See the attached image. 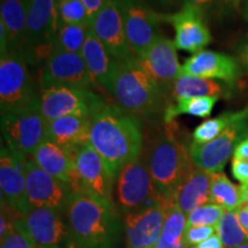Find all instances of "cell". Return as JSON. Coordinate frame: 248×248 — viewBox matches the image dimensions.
<instances>
[{
	"label": "cell",
	"instance_id": "6da1fadb",
	"mask_svg": "<svg viewBox=\"0 0 248 248\" xmlns=\"http://www.w3.org/2000/svg\"><path fill=\"white\" fill-rule=\"evenodd\" d=\"M89 144L115 182L124 166L141 156V125L137 117L119 105L105 102L91 117Z\"/></svg>",
	"mask_w": 248,
	"mask_h": 248
},
{
	"label": "cell",
	"instance_id": "7a4b0ae2",
	"mask_svg": "<svg viewBox=\"0 0 248 248\" xmlns=\"http://www.w3.org/2000/svg\"><path fill=\"white\" fill-rule=\"evenodd\" d=\"M64 213L75 248H119L121 223L115 208L88 194L71 193Z\"/></svg>",
	"mask_w": 248,
	"mask_h": 248
},
{
	"label": "cell",
	"instance_id": "3957f363",
	"mask_svg": "<svg viewBox=\"0 0 248 248\" xmlns=\"http://www.w3.org/2000/svg\"><path fill=\"white\" fill-rule=\"evenodd\" d=\"M172 123H166L155 133L145 155L157 198L171 203L176 190L193 166L188 147L177 138Z\"/></svg>",
	"mask_w": 248,
	"mask_h": 248
},
{
	"label": "cell",
	"instance_id": "277c9868",
	"mask_svg": "<svg viewBox=\"0 0 248 248\" xmlns=\"http://www.w3.org/2000/svg\"><path fill=\"white\" fill-rule=\"evenodd\" d=\"M109 94L120 107L133 115H147L160 110L167 97L136 55L117 61Z\"/></svg>",
	"mask_w": 248,
	"mask_h": 248
},
{
	"label": "cell",
	"instance_id": "5b68a950",
	"mask_svg": "<svg viewBox=\"0 0 248 248\" xmlns=\"http://www.w3.org/2000/svg\"><path fill=\"white\" fill-rule=\"evenodd\" d=\"M58 29L57 0H28L27 33L22 51L28 64L44 66L55 49Z\"/></svg>",
	"mask_w": 248,
	"mask_h": 248
},
{
	"label": "cell",
	"instance_id": "8992f818",
	"mask_svg": "<svg viewBox=\"0 0 248 248\" xmlns=\"http://www.w3.org/2000/svg\"><path fill=\"white\" fill-rule=\"evenodd\" d=\"M1 133L6 147L22 159H29L47 139V121L38 102L1 115Z\"/></svg>",
	"mask_w": 248,
	"mask_h": 248
},
{
	"label": "cell",
	"instance_id": "52a82bcc",
	"mask_svg": "<svg viewBox=\"0 0 248 248\" xmlns=\"http://www.w3.org/2000/svg\"><path fill=\"white\" fill-rule=\"evenodd\" d=\"M29 64L21 52L0 54V109L1 115L29 107L37 100V91Z\"/></svg>",
	"mask_w": 248,
	"mask_h": 248
},
{
	"label": "cell",
	"instance_id": "ba28073f",
	"mask_svg": "<svg viewBox=\"0 0 248 248\" xmlns=\"http://www.w3.org/2000/svg\"><path fill=\"white\" fill-rule=\"evenodd\" d=\"M37 102L47 122L69 115L92 117L105 104L91 90L60 85L39 86Z\"/></svg>",
	"mask_w": 248,
	"mask_h": 248
},
{
	"label": "cell",
	"instance_id": "9c48e42d",
	"mask_svg": "<svg viewBox=\"0 0 248 248\" xmlns=\"http://www.w3.org/2000/svg\"><path fill=\"white\" fill-rule=\"evenodd\" d=\"M76 172L75 193H84L99 202L115 208L113 200L114 179L110 177L106 164L89 142L73 150Z\"/></svg>",
	"mask_w": 248,
	"mask_h": 248
},
{
	"label": "cell",
	"instance_id": "30bf717a",
	"mask_svg": "<svg viewBox=\"0 0 248 248\" xmlns=\"http://www.w3.org/2000/svg\"><path fill=\"white\" fill-rule=\"evenodd\" d=\"M116 202L129 214L160 200L157 198L145 156L124 166L115 178Z\"/></svg>",
	"mask_w": 248,
	"mask_h": 248
},
{
	"label": "cell",
	"instance_id": "8fae6325",
	"mask_svg": "<svg viewBox=\"0 0 248 248\" xmlns=\"http://www.w3.org/2000/svg\"><path fill=\"white\" fill-rule=\"evenodd\" d=\"M245 138H248V115L231 124L212 141L206 144L192 142L188 146L192 162L212 175L222 172L229 159L233 156L235 147Z\"/></svg>",
	"mask_w": 248,
	"mask_h": 248
},
{
	"label": "cell",
	"instance_id": "7c38bea8",
	"mask_svg": "<svg viewBox=\"0 0 248 248\" xmlns=\"http://www.w3.org/2000/svg\"><path fill=\"white\" fill-rule=\"evenodd\" d=\"M126 39L132 53L140 57L160 35V13L142 0H120Z\"/></svg>",
	"mask_w": 248,
	"mask_h": 248
},
{
	"label": "cell",
	"instance_id": "4fadbf2b",
	"mask_svg": "<svg viewBox=\"0 0 248 248\" xmlns=\"http://www.w3.org/2000/svg\"><path fill=\"white\" fill-rule=\"evenodd\" d=\"M15 230L26 235L38 248L59 247L69 238V229L61 213L52 208H32L15 221Z\"/></svg>",
	"mask_w": 248,
	"mask_h": 248
},
{
	"label": "cell",
	"instance_id": "5bb4252c",
	"mask_svg": "<svg viewBox=\"0 0 248 248\" xmlns=\"http://www.w3.org/2000/svg\"><path fill=\"white\" fill-rule=\"evenodd\" d=\"M171 202L157 200L144 208L125 214L124 231L126 248L156 246L162 234L166 210Z\"/></svg>",
	"mask_w": 248,
	"mask_h": 248
},
{
	"label": "cell",
	"instance_id": "9a60e30c",
	"mask_svg": "<svg viewBox=\"0 0 248 248\" xmlns=\"http://www.w3.org/2000/svg\"><path fill=\"white\" fill-rule=\"evenodd\" d=\"M90 26L93 33L116 61L126 60L135 55L126 39L120 0H106L91 20Z\"/></svg>",
	"mask_w": 248,
	"mask_h": 248
},
{
	"label": "cell",
	"instance_id": "2e32d148",
	"mask_svg": "<svg viewBox=\"0 0 248 248\" xmlns=\"http://www.w3.org/2000/svg\"><path fill=\"white\" fill-rule=\"evenodd\" d=\"M137 59L164 94L170 95L173 84L182 75V66L179 64L175 42L160 36Z\"/></svg>",
	"mask_w": 248,
	"mask_h": 248
},
{
	"label": "cell",
	"instance_id": "e0dca14e",
	"mask_svg": "<svg viewBox=\"0 0 248 248\" xmlns=\"http://www.w3.org/2000/svg\"><path fill=\"white\" fill-rule=\"evenodd\" d=\"M27 199L31 208H52L58 212H66L70 194L68 186L49 176L39 168L33 159L26 161Z\"/></svg>",
	"mask_w": 248,
	"mask_h": 248
},
{
	"label": "cell",
	"instance_id": "ac0fdd59",
	"mask_svg": "<svg viewBox=\"0 0 248 248\" xmlns=\"http://www.w3.org/2000/svg\"><path fill=\"white\" fill-rule=\"evenodd\" d=\"M51 85L91 90L90 88L95 84L80 53L55 48L43 66L39 86Z\"/></svg>",
	"mask_w": 248,
	"mask_h": 248
},
{
	"label": "cell",
	"instance_id": "d6986e66",
	"mask_svg": "<svg viewBox=\"0 0 248 248\" xmlns=\"http://www.w3.org/2000/svg\"><path fill=\"white\" fill-rule=\"evenodd\" d=\"M204 12L191 6H183L170 14H160L162 22L171 24L175 30L176 47L182 51L198 53L212 40L210 31L204 22Z\"/></svg>",
	"mask_w": 248,
	"mask_h": 248
},
{
	"label": "cell",
	"instance_id": "ffe728a7",
	"mask_svg": "<svg viewBox=\"0 0 248 248\" xmlns=\"http://www.w3.org/2000/svg\"><path fill=\"white\" fill-rule=\"evenodd\" d=\"M26 161L7 147H1L0 154V188L1 201L11 206L21 215L30 212L27 199Z\"/></svg>",
	"mask_w": 248,
	"mask_h": 248
},
{
	"label": "cell",
	"instance_id": "44dd1931",
	"mask_svg": "<svg viewBox=\"0 0 248 248\" xmlns=\"http://www.w3.org/2000/svg\"><path fill=\"white\" fill-rule=\"evenodd\" d=\"M182 73L202 78L233 83L239 77L240 69L233 57L202 49L186 59L185 63L182 66Z\"/></svg>",
	"mask_w": 248,
	"mask_h": 248
},
{
	"label": "cell",
	"instance_id": "7402d4cb",
	"mask_svg": "<svg viewBox=\"0 0 248 248\" xmlns=\"http://www.w3.org/2000/svg\"><path fill=\"white\" fill-rule=\"evenodd\" d=\"M32 159L49 176L61 182L70 188L73 193L76 191V172L73 153L55 142L46 140L33 153Z\"/></svg>",
	"mask_w": 248,
	"mask_h": 248
},
{
	"label": "cell",
	"instance_id": "603a6c76",
	"mask_svg": "<svg viewBox=\"0 0 248 248\" xmlns=\"http://www.w3.org/2000/svg\"><path fill=\"white\" fill-rule=\"evenodd\" d=\"M212 173L193 166L186 173L172 197V203L186 215L203 204L210 203Z\"/></svg>",
	"mask_w": 248,
	"mask_h": 248
},
{
	"label": "cell",
	"instance_id": "cb8c5ba5",
	"mask_svg": "<svg viewBox=\"0 0 248 248\" xmlns=\"http://www.w3.org/2000/svg\"><path fill=\"white\" fill-rule=\"evenodd\" d=\"M80 55L85 62V66L94 84L109 93L117 61L111 57L92 30H90Z\"/></svg>",
	"mask_w": 248,
	"mask_h": 248
},
{
	"label": "cell",
	"instance_id": "d4e9b609",
	"mask_svg": "<svg viewBox=\"0 0 248 248\" xmlns=\"http://www.w3.org/2000/svg\"><path fill=\"white\" fill-rule=\"evenodd\" d=\"M91 117L69 115L47 122V139L59 146L73 150L89 142Z\"/></svg>",
	"mask_w": 248,
	"mask_h": 248
},
{
	"label": "cell",
	"instance_id": "484cf974",
	"mask_svg": "<svg viewBox=\"0 0 248 248\" xmlns=\"http://www.w3.org/2000/svg\"><path fill=\"white\" fill-rule=\"evenodd\" d=\"M27 12L28 0L0 1V26L4 27L7 33L8 52L22 53L27 33Z\"/></svg>",
	"mask_w": 248,
	"mask_h": 248
},
{
	"label": "cell",
	"instance_id": "4316f807",
	"mask_svg": "<svg viewBox=\"0 0 248 248\" xmlns=\"http://www.w3.org/2000/svg\"><path fill=\"white\" fill-rule=\"evenodd\" d=\"M224 86L214 79L182 73L173 84L170 95L173 101L198 97H221Z\"/></svg>",
	"mask_w": 248,
	"mask_h": 248
},
{
	"label": "cell",
	"instance_id": "83f0119b",
	"mask_svg": "<svg viewBox=\"0 0 248 248\" xmlns=\"http://www.w3.org/2000/svg\"><path fill=\"white\" fill-rule=\"evenodd\" d=\"M186 224L187 215L175 204H169L166 210L162 234L157 246L162 248H188L184 244Z\"/></svg>",
	"mask_w": 248,
	"mask_h": 248
},
{
	"label": "cell",
	"instance_id": "f1b7e54d",
	"mask_svg": "<svg viewBox=\"0 0 248 248\" xmlns=\"http://www.w3.org/2000/svg\"><path fill=\"white\" fill-rule=\"evenodd\" d=\"M218 99V97H198L183 99V100L176 101L175 104L167 105L163 113L164 122L171 123L176 117L183 114L194 117H202V119L208 117Z\"/></svg>",
	"mask_w": 248,
	"mask_h": 248
},
{
	"label": "cell",
	"instance_id": "f546056e",
	"mask_svg": "<svg viewBox=\"0 0 248 248\" xmlns=\"http://www.w3.org/2000/svg\"><path fill=\"white\" fill-rule=\"evenodd\" d=\"M210 203L218 204L225 210H237L241 207L240 187L234 185L223 172L212 175Z\"/></svg>",
	"mask_w": 248,
	"mask_h": 248
},
{
	"label": "cell",
	"instance_id": "4dcf8cb0",
	"mask_svg": "<svg viewBox=\"0 0 248 248\" xmlns=\"http://www.w3.org/2000/svg\"><path fill=\"white\" fill-rule=\"evenodd\" d=\"M248 115V106L239 111H228L215 119H208L195 128L193 132L194 144H206L218 137L231 124Z\"/></svg>",
	"mask_w": 248,
	"mask_h": 248
},
{
	"label": "cell",
	"instance_id": "1f68e13d",
	"mask_svg": "<svg viewBox=\"0 0 248 248\" xmlns=\"http://www.w3.org/2000/svg\"><path fill=\"white\" fill-rule=\"evenodd\" d=\"M90 30V24H69L59 21L55 48L71 53H80Z\"/></svg>",
	"mask_w": 248,
	"mask_h": 248
},
{
	"label": "cell",
	"instance_id": "d6a6232c",
	"mask_svg": "<svg viewBox=\"0 0 248 248\" xmlns=\"http://www.w3.org/2000/svg\"><path fill=\"white\" fill-rule=\"evenodd\" d=\"M216 233L224 248H237L248 241L238 218L237 210H226L216 226Z\"/></svg>",
	"mask_w": 248,
	"mask_h": 248
},
{
	"label": "cell",
	"instance_id": "836d02e7",
	"mask_svg": "<svg viewBox=\"0 0 248 248\" xmlns=\"http://www.w3.org/2000/svg\"><path fill=\"white\" fill-rule=\"evenodd\" d=\"M59 21L69 24H90V15L82 0L57 1Z\"/></svg>",
	"mask_w": 248,
	"mask_h": 248
},
{
	"label": "cell",
	"instance_id": "e575fe53",
	"mask_svg": "<svg viewBox=\"0 0 248 248\" xmlns=\"http://www.w3.org/2000/svg\"><path fill=\"white\" fill-rule=\"evenodd\" d=\"M226 210L215 203H207L187 215V226H213L216 228Z\"/></svg>",
	"mask_w": 248,
	"mask_h": 248
},
{
	"label": "cell",
	"instance_id": "d590c367",
	"mask_svg": "<svg viewBox=\"0 0 248 248\" xmlns=\"http://www.w3.org/2000/svg\"><path fill=\"white\" fill-rule=\"evenodd\" d=\"M215 233L216 228L213 226H187L184 233V244L188 248H193Z\"/></svg>",
	"mask_w": 248,
	"mask_h": 248
},
{
	"label": "cell",
	"instance_id": "8d00e7d4",
	"mask_svg": "<svg viewBox=\"0 0 248 248\" xmlns=\"http://www.w3.org/2000/svg\"><path fill=\"white\" fill-rule=\"evenodd\" d=\"M1 248H38L26 235L15 230L1 240Z\"/></svg>",
	"mask_w": 248,
	"mask_h": 248
},
{
	"label": "cell",
	"instance_id": "74e56055",
	"mask_svg": "<svg viewBox=\"0 0 248 248\" xmlns=\"http://www.w3.org/2000/svg\"><path fill=\"white\" fill-rule=\"evenodd\" d=\"M232 175L241 184H248V161L232 157Z\"/></svg>",
	"mask_w": 248,
	"mask_h": 248
},
{
	"label": "cell",
	"instance_id": "f35d334b",
	"mask_svg": "<svg viewBox=\"0 0 248 248\" xmlns=\"http://www.w3.org/2000/svg\"><path fill=\"white\" fill-rule=\"evenodd\" d=\"M84 2L86 9H88L90 20H92L94 17V15L98 13L99 11L102 8V6L105 5L106 0H82Z\"/></svg>",
	"mask_w": 248,
	"mask_h": 248
},
{
	"label": "cell",
	"instance_id": "ab89813d",
	"mask_svg": "<svg viewBox=\"0 0 248 248\" xmlns=\"http://www.w3.org/2000/svg\"><path fill=\"white\" fill-rule=\"evenodd\" d=\"M215 0H181L183 6H191V7L199 8L204 12L210 8Z\"/></svg>",
	"mask_w": 248,
	"mask_h": 248
},
{
	"label": "cell",
	"instance_id": "60d3db41",
	"mask_svg": "<svg viewBox=\"0 0 248 248\" xmlns=\"http://www.w3.org/2000/svg\"><path fill=\"white\" fill-rule=\"evenodd\" d=\"M235 159L248 161V138H245L244 140H241L238 146L235 147L233 156Z\"/></svg>",
	"mask_w": 248,
	"mask_h": 248
},
{
	"label": "cell",
	"instance_id": "b9f144b4",
	"mask_svg": "<svg viewBox=\"0 0 248 248\" xmlns=\"http://www.w3.org/2000/svg\"><path fill=\"white\" fill-rule=\"evenodd\" d=\"M194 248H224V246H223L222 241L219 239L218 235H217V233H215L210 238H208L207 240H204L201 244L198 245V246H195Z\"/></svg>",
	"mask_w": 248,
	"mask_h": 248
},
{
	"label": "cell",
	"instance_id": "7bdbcfd3",
	"mask_svg": "<svg viewBox=\"0 0 248 248\" xmlns=\"http://www.w3.org/2000/svg\"><path fill=\"white\" fill-rule=\"evenodd\" d=\"M238 218L241 226H243L245 233L248 237V207L247 206H241L239 209H237Z\"/></svg>",
	"mask_w": 248,
	"mask_h": 248
},
{
	"label": "cell",
	"instance_id": "ee69618b",
	"mask_svg": "<svg viewBox=\"0 0 248 248\" xmlns=\"http://www.w3.org/2000/svg\"><path fill=\"white\" fill-rule=\"evenodd\" d=\"M147 1L157 6V7L169 9L175 7L176 5H178V2H181V0H147Z\"/></svg>",
	"mask_w": 248,
	"mask_h": 248
},
{
	"label": "cell",
	"instance_id": "f6af8a7d",
	"mask_svg": "<svg viewBox=\"0 0 248 248\" xmlns=\"http://www.w3.org/2000/svg\"><path fill=\"white\" fill-rule=\"evenodd\" d=\"M217 4L224 12L232 11V9L237 8L239 5L240 0H216Z\"/></svg>",
	"mask_w": 248,
	"mask_h": 248
},
{
	"label": "cell",
	"instance_id": "bcb514c9",
	"mask_svg": "<svg viewBox=\"0 0 248 248\" xmlns=\"http://www.w3.org/2000/svg\"><path fill=\"white\" fill-rule=\"evenodd\" d=\"M239 57L240 60L243 62V64L246 67V69L248 70V40L245 44L241 46L240 52H239Z\"/></svg>",
	"mask_w": 248,
	"mask_h": 248
},
{
	"label": "cell",
	"instance_id": "7dc6e473",
	"mask_svg": "<svg viewBox=\"0 0 248 248\" xmlns=\"http://www.w3.org/2000/svg\"><path fill=\"white\" fill-rule=\"evenodd\" d=\"M239 187L241 194V206L248 207V184H241Z\"/></svg>",
	"mask_w": 248,
	"mask_h": 248
},
{
	"label": "cell",
	"instance_id": "c3c4849f",
	"mask_svg": "<svg viewBox=\"0 0 248 248\" xmlns=\"http://www.w3.org/2000/svg\"><path fill=\"white\" fill-rule=\"evenodd\" d=\"M245 17L248 20V0L246 1V6H245Z\"/></svg>",
	"mask_w": 248,
	"mask_h": 248
},
{
	"label": "cell",
	"instance_id": "681fc988",
	"mask_svg": "<svg viewBox=\"0 0 248 248\" xmlns=\"http://www.w3.org/2000/svg\"><path fill=\"white\" fill-rule=\"evenodd\" d=\"M237 248H248V241H247V243H245V244L241 245V246L237 247Z\"/></svg>",
	"mask_w": 248,
	"mask_h": 248
},
{
	"label": "cell",
	"instance_id": "f907efd6",
	"mask_svg": "<svg viewBox=\"0 0 248 248\" xmlns=\"http://www.w3.org/2000/svg\"><path fill=\"white\" fill-rule=\"evenodd\" d=\"M150 248H162V247H160V246H157V245H156V246H153V247H150Z\"/></svg>",
	"mask_w": 248,
	"mask_h": 248
},
{
	"label": "cell",
	"instance_id": "816d5d0a",
	"mask_svg": "<svg viewBox=\"0 0 248 248\" xmlns=\"http://www.w3.org/2000/svg\"><path fill=\"white\" fill-rule=\"evenodd\" d=\"M52 248H60V247H52Z\"/></svg>",
	"mask_w": 248,
	"mask_h": 248
},
{
	"label": "cell",
	"instance_id": "f5cc1de1",
	"mask_svg": "<svg viewBox=\"0 0 248 248\" xmlns=\"http://www.w3.org/2000/svg\"><path fill=\"white\" fill-rule=\"evenodd\" d=\"M57 1H61V0H57Z\"/></svg>",
	"mask_w": 248,
	"mask_h": 248
},
{
	"label": "cell",
	"instance_id": "db71d44e",
	"mask_svg": "<svg viewBox=\"0 0 248 248\" xmlns=\"http://www.w3.org/2000/svg\"><path fill=\"white\" fill-rule=\"evenodd\" d=\"M193 248H194V247H193Z\"/></svg>",
	"mask_w": 248,
	"mask_h": 248
}]
</instances>
